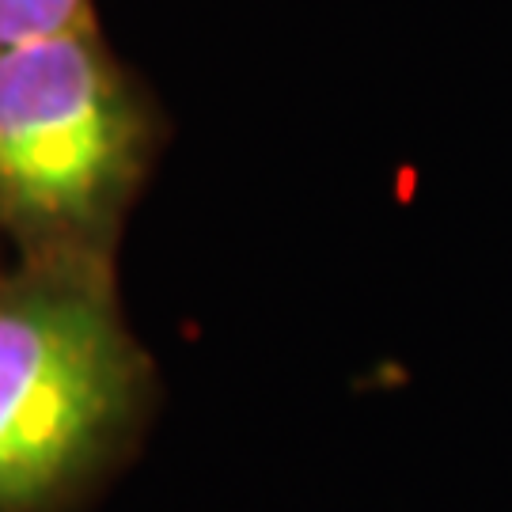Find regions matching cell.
I'll return each mask as SVG.
<instances>
[{
	"instance_id": "1",
	"label": "cell",
	"mask_w": 512,
	"mask_h": 512,
	"mask_svg": "<svg viewBox=\"0 0 512 512\" xmlns=\"http://www.w3.org/2000/svg\"><path fill=\"white\" fill-rule=\"evenodd\" d=\"M145 361L92 258L0 281V512H42L114 452Z\"/></svg>"
},
{
	"instance_id": "2",
	"label": "cell",
	"mask_w": 512,
	"mask_h": 512,
	"mask_svg": "<svg viewBox=\"0 0 512 512\" xmlns=\"http://www.w3.org/2000/svg\"><path fill=\"white\" fill-rule=\"evenodd\" d=\"M145 148V110L92 23L0 50V224L31 258H95Z\"/></svg>"
},
{
	"instance_id": "3",
	"label": "cell",
	"mask_w": 512,
	"mask_h": 512,
	"mask_svg": "<svg viewBox=\"0 0 512 512\" xmlns=\"http://www.w3.org/2000/svg\"><path fill=\"white\" fill-rule=\"evenodd\" d=\"M88 27V0H0V50Z\"/></svg>"
}]
</instances>
